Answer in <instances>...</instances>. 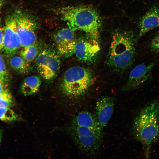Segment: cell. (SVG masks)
I'll return each instance as SVG.
<instances>
[{
	"instance_id": "cell-1",
	"label": "cell",
	"mask_w": 159,
	"mask_h": 159,
	"mask_svg": "<svg viewBox=\"0 0 159 159\" xmlns=\"http://www.w3.org/2000/svg\"><path fill=\"white\" fill-rule=\"evenodd\" d=\"M58 11L68 28L73 31H83L89 38L98 41L101 22L95 9L85 6H68Z\"/></svg>"
},
{
	"instance_id": "cell-2",
	"label": "cell",
	"mask_w": 159,
	"mask_h": 159,
	"mask_svg": "<svg viewBox=\"0 0 159 159\" xmlns=\"http://www.w3.org/2000/svg\"><path fill=\"white\" fill-rule=\"evenodd\" d=\"M135 53V40L132 32H115L107 55V64L114 71L122 72L130 66Z\"/></svg>"
},
{
	"instance_id": "cell-3",
	"label": "cell",
	"mask_w": 159,
	"mask_h": 159,
	"mask_svg": "<svg viewBox=\"0 0 159 159\" xmlns=\"http://www.w3.org/2000/svg\"><path fill=\"white\" fill-rule=\"evenodd\" d=\"M136 139L148 152L159 137V101L147 105L135 118L132 127Z\"/></svg>"
},
{
	"instance_id": "cell-4",
	"label": "cell",
	"mask_w": 159,
	"mask_h": 159,
	"mask_svg": "<svg viewBox=\"0 0 159 159\" xmlns=\"http://www.w3.org/2000/svg\"><path fill=\"white\" fill-rule=\"evenodd\" d=\"M94 80L92 73L87 69L80 66L72 67L64 74L61 83L62 91L69 98H79L87 92Z\"/></svg>"
},
{
	"instance_id": "cell-5",
	"label": "cell",
	"mask_w": 159,
	"mask_h": 159,
	"mask_svg": "<svg viewBox=\"0 0 159 159\" xmlns=\"http://www.w3.org/2000/svg\"><path fill=\"white\" fill-rule=\"evenodd\" d=\"M68 130L78 147L82 152L93 154L99 149L101 144L102 132L72 124Z\"/></svg>"
},
{
	"instance_id": "cell-6",
	"label": "cell",
	"mask_w": 159,
	"mask_h": 159,
	"mask_svg": "<svg viewBox=\"0 0 159 159\" xmlns=\"http://www.w3.org/2000/svg\"><path fill=\"white\" fill-rule=\"evenodd\" d=\"M61 62L59 56L54 50L44 49L37 56L35 61L37 70L42 77L48 81L52 80L59 70Z\"/></svg>"
},
{
	"instance_id": "cell-7",
	"label": "cell",
	"mask_w": 159,
	"mask_h": 159,
	"mask_svg": "<svg viewBox=\"0 0 159 159\" xmlns=\"http://www.w3.org/2000/svg\"><path fill=\"white\" fill-rule=\"evenodd\" d=\"M21 42L14 15L6 19L4 27L3 51L7 58L19 53Z\"/></svg>"
},
{
	"instance_id": "cell-8",
	"label": "cell",
	"mask_w": 159,
	"mask_h": 159,
	"mask_svg": "<svg viewBox=\"0 0 159 159\" xmlns=\"http://www.w3.org/2000/svg\"><path fill=\"white\" fill-rule=\"evenodd\" d=\"M14 16L21 41V47L24 48L35 44L37 37L34 23L23 13L18 12Z\"/></svg>"
},
{
	"instance_id": "cell-9",
	"label": "cell",
	"mask_w": 159,
	"mask_h": 159,
	"mask_svg": "<svg viewBox=\"0 0 159 159\" xmlns=\"http://www.w3.org/2000/svg\"><path fill=\"white\" fill-rule=\"evenodd\" d=\"M100 49L98 41L89 38L76 42L74 54L80 61L92 64L96 61Z\"/></svg>"
},
{
	"instance_id": "cell-10",
	"label": "cell",
	"mask_w": 159,
	"mask_h": 159,
	"mask_svg": "<svg viewBox=\"0 0 159 159\" xmlns=\"http://www.w3.org/2000/svg\"><path fill=\"white\" fill-rule=\"evenodd\" d=\"M73 32L69 28H64L54 35L58 52L64 57H69L74 54L76 41Z\"/></svg>"
},
{
	"instance_id": "cell-11",
	"label": "cell",
	"mask_w": 159,
	"mask_h": 159,
	"mask_svg": "<svg viewBox=\"0 0 159 159\" xmlns=\"http://www.w3.org/2000/svg\"><path fill=\"white\" fill-rule=\"evenodd\" d=\"M156 63L154 62L148 65L140 64L134 67L130 72L123 90L125 91L132 90L147 81L150 77L151 71Z\"/></svg>"
},
{
	"instance_id": "cell-12",
	"label": "cell",
	"mask_w": 159,
	"mask_h": 159,
	"mask_svg": "<svg viewBox=\"0 0 159 159\" xmlns=\"http://www.w3.org/2000/svg\"><path fill=\"white\" fill-rule=\"evenodd\" d=\"M115 100L112 97H105L100 98L95 105L96 116L101 127L106 125L113 112Z\"/></svg>"
},
{
	"instance_id": "cell-13",
	"label": "cell",
	"mask_w": 159,
	"mask_h": 159,
	"mask_svg": "<svg viewBox=\"0 0 159 159\" xmlns=\"http://www.w3.org/2000/svg\"><path fill=\"white\" fill-rule=\"evenodd\" d=\"M159 26V8L153 6L143 16L139 25V36Z\"/></svg>"
},
{
	"instance_id": "cell-14",
	"label": "cell",
	"mask_w": 159,
	"mask_h": 159,
	"mask_svg": "<svg viewBox=\"0 0 159 159\" xmlns=\"http://www.w3.org/2000/svg\"><path fill=\"white\" fill-rule=\"evenodd\" d=\"M72 124L87 127L102 132L96 115L88 111H83L79 113L74 117Z\"/></svg>"
},
{
	"instance_id": "cell-15",
	"label": "cell",
	"mask_w": 159,
	"mask_h": 159,
	"mask_svg": "<svg viewBox=\"0 0 159 159\" xmlns=\"http://www.w3.org/2000/svg\"><path fill=\"white\" fill-rule=\"evenodd\" d=\"M42 83L40 78L36 75H32L26 78L21 86V91L25 95L36 94L39 91Z\"/></svg>"
},
{
	"instance_id": "cell-16",
	"label": "cell",
	"mask_w": 159,
	"mask_h": 159,
	"mask_svg": "<svg viewBox=\"0 0 159 159\" xmlns=\"http://www.w3.org/2000/svg\"><path fill=\"white\" fill-rule=\"evenodd\" d=\"M7 58L9 66L17 73L24 74L29 72L30 67L29 63L24 59L19 53L11 55Z\"/></svg>"
},
{
	"instance_id": "cell-17",
	"label": "cell",
	"mask_w": 159,
	"mask_h": 159,
	"mask_svg": "<svg viewBox=\"0 0 159 159\" xmlns=\"http://www.w3.org/2000/svg\"><path fill=\"white\" fill-rule=\"evenodd\" d=\"M38 48L35 44L21 49L19 54L27 62L33 61L37 56Z\"/></svg>"
},
{
	"instance_id": "cell-18",
	"label": "cell",
	"mask_w": 159,
	"mask_h": 159,
	"mask_svg": "<svg viewBox=\"0 0 159 159\" xmlns=\"http://www.w3.org/2000/svg\"><path fill=\"white\" fill-rule=\"evenodd\" d=\"M18 119L15 112L8 107H0V120L5 122L15 121Z\"/></svg>"
},
{
	"instance_id": "cell-19",
	"label": "cell",
	"mask_w": 159,
	"mask_h": 159,
	"mask_svg": "<svg viewBox=\"0 0 159 159\" xmlns=\"http://www.w3.org/2000/svg\"><path fill=\"white\" fill-rule=\"evenodd\" d=\"M13 104L12 95L7 89L0 93V107H9Z\"/></svg>"
},
{
	"instance_id": "cell-20",
	"label": "cell",
	"mask_w": 159,
	"mask_h": 159,
	"mask_svg": "<svg viewBox=\"0 0 159 159\" xmlns=\"http://www.w3.org/2000/svg\"><path fill=\"white\" fill-rule=\"evenodd\" d=\"M9 78V74L4 59L0 52V80L5 85Z\"/></svg>"
},
{
	"instance_id": "cell-21",
	"label": "cell",
	"mask_w": 159,
	"mask_h": 159,
	"mask_svg": "<svg viewBox=\"0 0 159 159\" xmlns=\"http://www.w3.org/2000/svg\"><path fill=\"white\" fill-rule=\"evenodd\" d=\"M151 47L153 50L159 51V35L153 39L151 43Z\"/></svg>"
},
{
	"instance_id": "cell-22",
	"label": "cell",
	"mask_w": 159,
	"mask_h": 159,
	"mask_svg": "<svg viewBox=\"0 0 159 159\" xmlns=\"http://www.w3.org/2000/svg\"><path fill=\"white\" fill-rule=\"evenodd\" d=\"M4 27L0 26V51L2 50L3 47Z\"/></svg>"
},
{
	"instance_id": "cell-23",
	"label": "cell",
	"mask_w": 159,
	"mask_h": 159,
	"mask_svg": "<svg viewBox=\"0 0 159 159\" xmlns=\"http://www.w3.org/2000/svg\"><path fill=\"white\" fill-rule=\"evenodd\" d=\"M5 84L1 80H0V93L6 90Z\"/></svg>"
},
{
	"instance_id": "cell-24",
	"label": "cell",
	"mask_w": 159,
	"mask_h": 159,
	"mask_svg": "<svg viewBox=\"0 0 159 159\" xmlns=\"http://www.w3.org/2000/svg\"><path fill=\"white\" fill-rule=\"evenodd\" d=\"M6 0H0V10L3 6Z\"/></svg>"
},
{
	"instance_id": "cell-25",
	"label": "cell",
	"mask_w": 159,
	"mask_h": 159,
	"mask_svg": "<svg viewBox=\"0 0 159 159\" xmlns=\"http://www.w3.org/2000/svg\"><path fill=\"white\" fill-rule=\"evenodd\" d=\"M2 134V130L1 129H0V145L1 141Z\"/></svg>"
},
{
	"instance_id": "cell-26",
	"label": "cell",
	"mask_w": 159,
	"mask_h": 159,
	"mask_svg": "<svg viewBox=\"0 0 159 159\" xmlns=\"http://www.w3.org/2000/svg\"><path fill=\"white\" fill-rule=\"evenodd\" d=\"M1 19H0V23H1Z\"/></svg>"
}]
</instances>
